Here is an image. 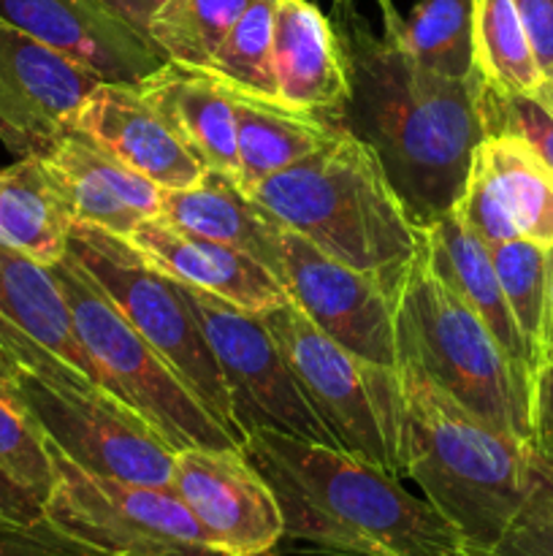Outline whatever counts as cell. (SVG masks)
<instances>
[{"mask_svg":"<svg viewBox=\"0 0 553 556\" xmlns=\"http://www.w3.org/2000/svg\"><path fill=\"white\" fill-rule=\"evenodd\" d=\"M0 20L68 54L101 81L139 85L166 58L98 0H0Z\"/></svg>","mask_w":553,"mask_h":556,"instance_id":"2e32d148","label":"cell"},{"mask_svg":"<svg viewBox=\"0 0 553 556\" xmlns=\"http://www.w3.org/2000/svg\"><path fill=\"white\" fill-rule=\"evenodd\" d=\"M282 286L336 345L396 372V299L372 275L282 228Z\"/></svg>","mask_w":553,"mask_h":556,"instance_id":"4fadbf2b","label":"cell"},{"mask_svg":"<svg viewBox=\"0 0 553 556\" xmlns=\"http://www.w3.org/2000/svg\"><path fill=\"white\" fill-rule=\"evenodd\" d=\"M41 157L74 223L125 239L139 223L160 212L163 190L155 182L76 130L60 136Z\"/></svg>","mask_w":553,"mask_h":556,"instance_id":"ffe728a7","label":"cell"},{"mask_svg":"<svg viewBox=\"0 0 553 556\" xmlns=\"http://www.w3.org/2000/svg\"><path fill=\"white\" fill-rule=\"evenodd\" d=\"M182 293L215 353L231 400L233 421L244 440L255 429H271L336 448L298 391L296 378L263 318L190 286H182Z\"/></svg>","mask_w":553,"mask_h":556,"instance_id":"8fae6325","label":"cell"},{"mask_svg":"<svg viewBox=\"0 0 553 556\" xmlns=\"http://www.w3.org/2000/svg\"><path fill=\"white\" fill-rule=\"evenodd\" d=\"M70 130L95 141L160 190L190 188L206 172L204 161L184 144L139 85L101 81L79 106Z\"/></svg>","mask_w":553,"mask_h":556,"instance_id":"e0dca14e","label":"cell"},{"mask_svg":"<svg viewBox=\"0 0 553 556\" xmlns=\"http://www.w3.org/2000/svg\"><path fill=\"white\" fill-rule=\"evenodd\" d=\"M236 106L239 168L236 185L244 195L253 193L263 179L329 144L345 123L291 112L263 101L233 96Z\"/></svg>","mask_w":553,"mask_h":556,"instance_id":"484cf974","label":"cell"},{"mask_svg":"<svg viewBox=\"0 0 553 556\" xmlns=\"http://www.w3.org/2000/svg\"><path fill=\"white\" fill-rule=\"evenodd\" d=\"M49 269L68 302L92 367L128 410L150 424L173 451L188 445L242 448L68 253Z\"/></svg>","mask_w":553,"mask_h":556,"instance_id":"52a82bcc","label":"cell"},{"mask_svg":"<svg viewBox=\"0 0 553 556\" xmlns=\"http://www.w3.org/2000/svg\"><path fill=\"white\" fill-rule=\"evenodd\" d=\"M98 85L90 68L0 20V141L16 157L49 152Z\"/></svg>","mask_w":553,"mask_h":556,"instance_id":"5bb4252c","label":"cell"},{"mask_svg":"<svg viewBox=\"0 0 553 556\" xmlns=\"http://www.w3.org/2000/svg\"><path fill=\"white\" fill-rule=\"evenodd\" d=\"M16 364L11 362V356L9 353L3 351V348H0V386H5V389H9L11 383H14V378H16Z\"/></svg>","mask_w":553,"mask_h":556,"instance_id":"60d3db41","label":"cell"},{"mask_svg":"<svg viewBox=\"0 0 553 556\" xmlns=\"http://www.w3.org/2000/svg\"><path fill=\"white\" fill-rule=\"evenodd\" d=\"M54 481L43 521L95 556H220L168 486L85 470L49 445Z\"/></svg>","mask_w":553,"mask_h":556,"instance_id":"9c48e42d","label":"cell"},{"mask_svg":"<svg viewBox=\"0 0 553 556\" xmlns=\"http://www.w3.org/2000/svg\"><path fill=\"white\" fill-rule=\"evenodd\" d=\"M171 492L220 556H271L285 541L274 492L244 448L188 445L173 451Z\"/></svg>","mask_w":553,"mask_h":556,"instance_id":"7c38bea8","label":"cell"},{"mask_svg":"<svg viewBox=\"0 0 553 556\" xmlns=\"http://www.w3.org/2000/svg\"><path fill=\"white\" fill-rule=\"evenodd\" d=\"M535 96L540 98V101L545 103V106L551 109V112H553V68H551V71H545V76H542L540 90H537Z\"/></svg>","mask_w":553,"mask_h":556,"instance_id":"b9f144b4","label":"cell"},{"mask_svg":"<svg viewBox=\"0 0 553 556\" xmlns=\"http://www.w3.org/2000/svg\"><path fill=\"white\" fill-rule=\"evenodd\" d=\"M74 220L41 155L0 168V248L54 266L68 253Z\"/></svg>","mask_w":553,"mask_h":556,"instance_id":"d4e9b609","label":"cell"},{"mask_svg":"<svg viewBox=\"0 0 553 556\" xmlns=\"http://www.w3.org/2000/svg\"><path fill=\"white\" fill-rule=\"evenodd\" d=\"M396 372L421 375L491 429L531 443V383L417 250L396 296Z\"/></svg>","mask_w":553,"mask_h":556,"instance_id":"5b68a950","label":"cell"},{"mask_svg":"<svg viewBox=\"0 0 553 556\" xmlns=\"http://www.w3.org/2000/svg\"><path fill=\"white\" fill-rule=\"evenodd\" d=\"M553 364V248L548 250V291H545V326H542V367Z\"/></svg>","mask_w":553,"mask_h":556,"instance_id":"ab89813d","label":"cell"},{"mask_svg":"<svg viewBox=\"0 0 553 556\" xmlns=\"http://www.w3.org/2000/svg\"><path fill=\"white\" fill-rule=\"evenodd\" d=\"M68 255L101 286L114 307L150 342L152 351L168 364L204 410L244 448V434L233 421L217 358L182 286L146 264L123 237L85 223L70 226Z\"/></svg>","mask_w":553,"mask_h":556,"instance_id":"ba28073f","label":"cell"},{"mask_svg":"<svg viewBox=\"0 0 553 556\" xmlns=\"http://www.w3.org/2000/svg\"><path fill=\"white\" fill-rule=\"evenodd\" d=\"M453 212L486 244L529 239L551 250L553 172L518 136H486Z\"/></svg>","mask_w":553,"mask_h":556,"instance_id":"9a60e30c","label":"cell"},{"mask_svg":"<svg viewBox=\"0 0 553 556\" xmlns=\"http://www.w3.org/2000/svg\"><path fill=\"white\" fill-rule=\"evenodd\" d=\"M350 71L345 125L366 141L417 228L453 212L486 139L480 74L450 79L421 68L394 36L372 30L356 11L336 14Z\"/></svg>","mask_w":553,"mask_h":556,"instance_id":"6da1fadb","label":"cell"},{"mask_svg":"<svg viewBox=\"0 0 553 556\" xmlns=\"http://www.w3.org/2000/svg\"><path fill=\"white\" fill-rule=\"evenodd\" d=\"M255 0H168L150 25V41L163 58L206 71L239 16Z\"/></svg>","mask_w":553,"mask_h":556,"instance_id":"f1b7e54d","label":"cell"},{"mask_svg":"<svg viewBox=\"0 0 553 556\" xmlns=\"http://www.w3.org/2000/svg\"><path fill=\"white\" fill-rule=\"evenodd\" d=\"M531 448L553 467V364L540 367L531 383Z\"/></svg>","mask_w":553,"mask_h":556,"instance_id":"d590c367","label":"cell"},{"mask_svg":"<svg viewBox=\"0 0 553 556\" xmlns=\"http://www.w3.org/2000/svg\"><path fill=\"white\" fill-rule=\"evenodd\" d=\"M0 324L41 345L43 351L54 353L70 367L81 369L95 383L103 386L101 375L81 348L79 334L74 329V318H70V307L60 291L57 280H54L52 269L9 248H0Z\"/></svg>","mask_w":553,"mask_h":556,"instance_id":"cb8c5ba5","label":"cell"},{"mask_svg":"<svg viewBox=\"0 0 553 556\" xmlns=\"http://www.w3.org/2000/svg\"><path fill=\"white\" fill-rule=\"evenodd\" d=\"M260 318L336 448L401 478L399 375L336 345L293 302Z\"/></svg>","mask_w":553,"mask_h":556,"instance_id":"8992f818","label":"cell"},{"mask_svg":"<svg viewBox=\"0 0 553 556\" xmlns=\"http://www.w3.org/2000/svg\"><path fill=\"white\" fill-rule=\"evenodd\" d=\"M276 0H255L222 38L206 74L215 76L226 90L247 101L276 103V79L271 65V27Z\"/></svg>","mask_w":553,"mask_h":556,"instance_id":"f546056e","label":"cell"},{"mask_svg":"<svg viewBox=\"0 0 553 556\" xmlns=\"http://www.w3.org/2000/svg\"><path fill=\"white\" fill-rule=\"evenodd\" d=\"M125 242L146 264L155 266L171 280L222 299L247 313L260 315L276 304L291 302L280 277L269 266L255 261L253 255L242 253L231 244L179 231L157 217L139 223L125 237Z\"/></svg>","mask_w":553,"mask_h":556,"instance_id":"d6986e66","label":"cell"},{"mask_svg":"<svg viewBox=\"0 0 553 556\" xmlns=\"http://www.w3.org/2000/svg\"><path fill=\"white\" fill-rule=\"evenodd\" d=\"M0 556H95L63 532L38 521L30 527H5L0 530Z\"/></svg>","mask_w":553,"mask_h":556,"instance_id":"e575fe53","label":"cell"},{"mask_svg":"<svg viewBox=\"0 0 553 556\" xmlns=\"http://www.w3.org/2000/svg\"><path fill=\"white\" fill-rule=\"evenodd\" d=\"M0 472L36 494L41 503L54 481L47 440L5 386H0Z\"/></svg>","mask_w":553,"mask_h":556,"instance_id":"1f68e13d","label":"cell"},{"mask_svg":"<svg viewBox=\"0 0 553 556\" xmlns=\"http://www.w3.org/2000/svg\"><path fill=\"white\" fill-rule=\"evenodd\" d=\"M499 286L510 304L515 324L535 356L537 372L542 367V326H545L548 250L529 239H507L488 244Z\"/></svg>","mask_w":553,"mask_h":556,"instance_id":"4dcf8cb0","label":"cell"},{"mask_svg":"<svg viewBox=\"0 0 553 556\" xmlns=\"http://www.w3.org/2000/svg\"><path fill=\"white\" fill-rule=\"evenodd\" d=\"M157 220L211 242L231 244L269 266L282 280V226L244 195L228 174L206 168L190 188L163 190Z\"/></svg>","mask_w":553,"mask_h":556,"instance_id":"44dd1931","label":"cell"},{"mask_svg":"<svg viewBox=\"0 0 553 556\" xmlns=\"http://www.w3.org/2000/svg\"><path fill=\"white\" fill-rule=\"evenodd\" d=\"M103 9L112 11L117 20H123L125 25L133 27L136 33L150 38V25L155 20L157 11L168 3V0H98Z\"/></svg>","mask_w":553,"mask_h":556,"instance_id":"f35d334b","label":"cell"},{"mask_svg":"<svg viewBox=\"0 0 553 556\" xmlns=\"http://www.w3.org/2000/svg\"><path fill=\"white\" fill-rule=\"evenodd\" d=\"M401 478L461 532L477 556L513 527L545 478L531 443L491 429L434 389L399 369Z\"/></svg>","mask_w":553,"mask_h":556,"instance_id":"3957f363","label":"cell"},{"mask_svg":"<svg viewBox=\"0 0 553 556\" xmlns=\"http://www.w3.org/2000/svg\"><path fill=\"white\" fill-rule=\"evenodd\" d=\"M385 33L421 68L450 79H470L475 68V0H417L399 14L390 0H377Z\"/></svg>","mask_w":553,"mask_h":556,"instance_id":"4316f807","label":"cell"},{"mask_svg":"<svg viewBox=\"0 0 553 556\" xmlns=\"http://www.w3.org/2000/svg\"><path fill=\"white\" fill-rule=\"evenodd\" d=\"M139 90L166 114L171 128L206 168L236 179V106L231 90L206 71L184 68L171 60L141 79Z\"/></svg>","mask_w":553,"mask_h":556,"instance_id":"603a6c76","label":"cell"},{"mask_svg":"<svg viewBox=\"0 0 553 556\" xmlns=\"http://www.w3.org/2000/svg\"><path fill=\"white\" fill-rule=\"evenodd\" d=\"M244 454L274 492L285 541L334 556H477L383 467L271 429L249 432Z\"/></svg>","mask_w":553,"mask_h":556,"instance_id":"7a4b0ae2","label":"cell"},{"mask_svg":"<svg viewBox=\"0 0 553 556\" xmlns=\"http://www.w3.org/2000/svg\"><path fill=\"white\" fill-rule=\"evenodd\" d=\"M43 521V503L25 486L0 472V530L30 527Z\"/></svg>","mask_w":553,"mask_h":556,"instance_id":"74e56055","label":"cell"},{"mask_svg":"<svg viewBox=\"0 0 553 556\" xmlns=\"http://www.w3.org/2000/svg\"><path fill=\"white\" fill-rule=\"evenodd\" d=\"M423 248H426L428 264L434 266L439 277L448 286L455 288L461 299L477 313V318L486 324L493 340L499 342L510 362L515 364L520 375L529 383H535L537 364L515 324L510 304L504 299L502 286H499L497 269H493L488 244L477 233H472L464 223L455 217V212H448L423 228Z\"/></svg>","mask_w":553,"mask_h":556,"instance_id":"7402d4cb","label":"cell"},{"mask_svg":"<svg viewBox=\"0 0 553 556\" xmlns=\"http://www.w3.org/2000/svg\"><path fill=\"white\" fill-rule=\"evenodd\" d=\"M475 68L502 92L540 90L542 68L513 0H475Z\"/></svg>","mask_w":553,"mask_h":556,"instance_id":"83f0119b","label":"cell"},{"mask_svg":"<svg viewBox=\"0 0 553 556\" xmlns=\"http://www.w3.org/2000/svg\"><path fill=\"white\" fill-rule=\"evenodd\" d=\"M336 9V14H347V11H352V5H356V0H331Z\"/></svg>","mask_w":553,"mask_h":556,"instance_id":"7bdbcfd3","label":"cell"},{"mask_svg":"<svg viewBox=\"0 0 553 556\" xmlns=\"http://www.w3.org/2000/svg\"><path fill=\"white\" fill-rule=\"evenodd\" d=\"M477 106H480V119L486 136H518L553 172V112L540 98L524 96V92H502L497 87L480 81Z\"/></svg>","mask_w":553,"mask_h":556,"instance_id":"d6a6232c","label":"cell"},{"mask_svg":"<svg viewBox=\"0 0 553 556\" xmlns=\"http://www.w3.org/2000/svg\"><path fill=\"white\" fill-rule=\"evenodd\" d=\"M9 391L43 440L79 467L171 489L173 448L117 396L47 383L25 369H16Z\"/></svg>","mask_w":553,"mask_h":556,"instance_id":"30bf717a","label":"cell"},{"mask_svg":"<svg viewBox=\"0 0 553 556\" xmlns=\"http://www.w3.org/2000/svg\"><path fill=\"white\" fill-rule=\"evenodd\" d=\"M276 98L291 112L345 123L350 71L336 22L312 0H276L271 27Z\"/></svg>","mask_w":553,"mask_h":556,"instance_id":"ac0fdd59","label":"cell"},{"mask_svg":"<svg viewBox=\"0 0 553 556\" xmlns=\"http://www.w3.org/2000/svg\"><path fill=\"white\" fill-rule=\"evenodd\" d=\"M249 199L331 258L372 275L394 299L423 242L374 150L347 125L318 152L263 179Z\"/></svg>","mask_w":553,"mask_h":556,"instance_id":"277c9868","label":"cell"},{"mask_svg":"<svg viewBox=\"0 0 553 556\" xmlns=\"http://www.w3.org/2000/svg\"><path fill=\"white\" fill-rule=\"evenodd\" d=\"M513 5L529 33L531 49L545 76V71L553 68V0H513Z\"/></svg>","mask_w":553,"mask_h":556,"instance_id":"8d00e7d4","label":"cell"},{"mask_svg":"<svg viewBox=\"0 0 553 556\" xmlns=\"http://www.w3.org/2000/svg\"><path fill=\"white\" fill-rule=\"evenodd\" d=\"M483 556H553V467L502 541Z\"/></svg>","mask_w":553,"mask_h":556,"instance_id":"836d02e7","label":"cell"}]
</instances>
